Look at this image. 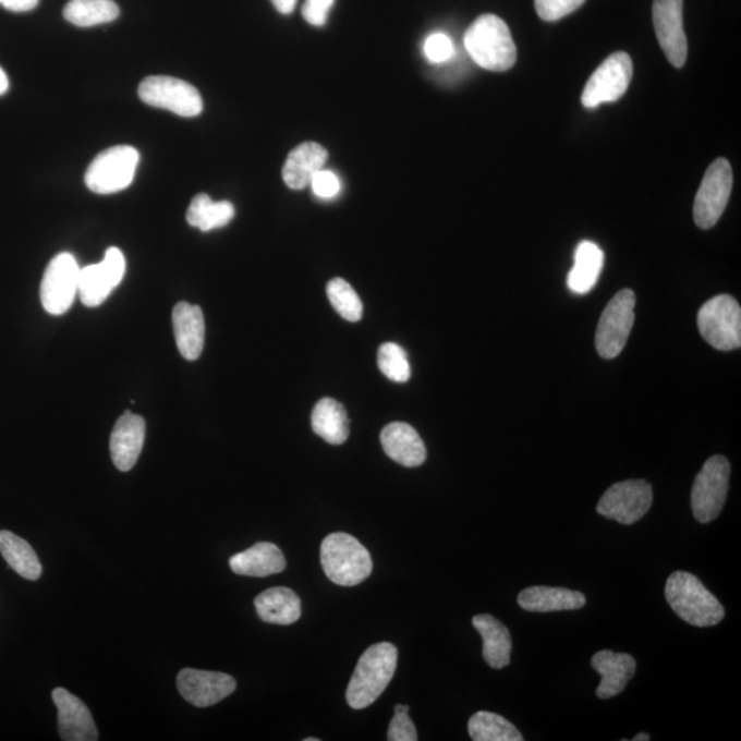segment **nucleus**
<instances>
[{"label": "nucleus", "instance_id": "nucleus-17", "mask_svg": "<svg viewBox=\"0 0 741 741\" xmlns=\"http://www.w3.org/2000/svg\"><path fill=\"white\" fill-rule=\"evenodd\" d=\"M52 701L58 708V730H60L62 740H98V729L95 727L92 712L81 699L63 688H56L52 691Z\"/></svg>", "mask_w": 741, "mask_h": 741}, {"label": "nucleus", "instance_id": "nucleus-45", "mask_svg": "<svg viewBox=\"0 0 741 741\" xmlns=\"http://www.w3.org/2000/svg\"><path fill=\"white\" fill-rule=\"evenodd\" d=\"M304 741H319V739H316V738H308V739H305Z\"/></svg>", "mask_w": 741, "mask_h": 741}, {"label": "nucleus", "instance_id": "nucleus-40", "mask_svg": "<svg viewBox=\"0 0 741 741\" xmlns=\"http://www.w3.org/2000/svg\"><path fill=\"white\" fill-rule=\"evenodd\" d=\"M37 4H39V0H0V7L14 13L31 12Z\"/></svg>", "mask_w": 741, "mask_h": 741}, {"label": "nucleus", "instance_id": "nucleus-18", "mask_svg": "<svg viewBox=\"0 0 741 741\" xmlns=\"http://www.w3.org/2000/svg\"><path fill=\"white\" fill-rule=\"evenodd\" d=\"M145 437V420L139 415L125 412L116 423L110 437V454L116 467L123 473L134 469L141 457Z\"/></svg>", "mask_w": 741, "mask_h": 741}, {"label": "nucleus", "instance_id": "nucleus-43", "mask_svg": "<svg viewBox=\"0 0 741 741\" xmlns=\"http://www.w3.org/2000/svg\"><path fill=\"white\" fill-rule=\"evenodd\" d=\"M394 713H410V706H405V704H397L394 707Z\"/></svg>", "mask_w": 741, "mask_h": 741}, {"label": "nucleus", "instance_id": "nucleus-1", "mask_svg": "<svg viewBox=\"0 0 741 741\" xmlns=\"http://www.w3.org/2000/svg\"><path fill=\"white\" fill-rule=\"evenodd\" d=\"M399 651L390 643L370 645L360 656L349 682L347 701L354 710H363L382 695L396 673Z\"/></svg>", "mask_w": 741, "mask_h": 741}, {"label": "nucleus", "instance_id": "nucleus-14", "mask_svg": "<svg viewBox=\"0 0 741 741\" xmlns=\"http://www.w3.org/2000/svg\"><path fill=\"white\" fill-rule=\"evenodd\" d=\"M126 262L123 252L118 247H110L102 262L81 269L78 280V295L82 303L95 308L109 299L111 291L123 282Z\"/></svg>", "mask_w": 741, "mask_h": 741}, {"label": "nucleus", "instance_id": "nucleus-2", "mask_svg": "<svg viewBox=\"0 0 741 741\" xmlns=\"http://www.w3.org/2000/svg\"><path fill=\"white\" fill-rule=\"evenodd\" d=\"M464 46L473 61L486 71L506 72L515 65L518 52L511 31L495 14L481 15L470 25Z\"/></svg>", "mask_w": 741, "mask_h": 741}, {"label": "nucleus", "instance_id": "nucleus-44", "mask_svg": "<svg viewBox=\"0 0 741 741\" xmlns=\"http://www.w3.org/2000/svg\"><path fill=\"white\" fill-rule=\"evenodd\" d=\"M649 734L648 733H639L636 738H634V741H649Z\"/></svg>", "mask_w": 741, "mask_h": 741}, {"label": "nucleus", "instance_id": "nucleus-23", "mask_svg": "<svg viewBox=\"0 0 741 741\" xmlns=\"http://www.w3.org/2000/svg\"><path fill=\"white\" fill-rule=\"evenodd\" d=\"M585 603L584 593L566 587L532 586L518 596V605L529 612L580 610Z\"/></svg>", "mask_w": 741, "mask_h": 741}, {"label": "nucleus", "instance_id": "nucleus-33", "mask_svg": "<svg viewBox=\"0 0 741 741\" xmlns=\"http://www.w3.org/2000/svg\"><path fill=\"white\" fill-rule=\"evenodd\" d=\"M328 300L332 308L348 321H359L363 317V303L351 284L341 278L330 280L327 284Z\"/></svg>", "mask_w": 741, "mask_h": 741}, {"label": "nucleus", "instance_id": "nucleus-3", "mask_svg": "<svg viewBox=\"0 0 741 741\" xmlns=\"http://www.w3.org/2000/svg\"><path fill=\"white\" fill-rule=\"evenodd\" d=\"M666 600L682 621L696 628L714 627L722 621L725 610L696 575L676 571L665 587Z\"/></svg>", "mask_w": 741, "mask_h": 741}, {"label": "nucleus", "instance_id": "nucleus-30", "mask_svg": "<svg viewBox=\"0 0 741 741\" xmlns=\"http://www.w3.org/2000/svg\"><path fill=\"white\" fill-rule=\"evenodd\" d=\"M0 554L10 568L24 576L25 580L36 581L40 579L41 564L39 558L24 538L15 536L12 532H0Z\"/></svg>", "mask_w": 741, "mask_h": 741}, {"label": "nucleus", "instance_id": "nucleus-24", "mask_svg": "<svg viewBox=\"0 0 741 741\" xmlns=\"http://www.w3.org/2000/svg\"><path fill=\"white\" fill-rule=\"evenodd\" d=\"M473 627L484 642L482 655L491 669H505L511 661L512 639L510 630L499 619L489 614H479L473 618Z\"/></svg>", "mask_w": 741, "mask_h": 741}, {"label": "nucleus", "instance_id": "nucleus-26", "mask_svg": "<svg viewBox=\"0 0 741 741\" xmlns=\"http://www.w3.org/2000/svg\"><path fill=\"white\" fill-rule=\"evenodd\" d=\"M254 606L262 621L274 624H291L301 617V600L289 587L277 586L259 593Z\"/></svg>", "mask_w": 741, "mask_h": 741}, {"label": "nucleus", "instance_id": "nucleus-9", "mask_svg": "<svg viewBox=\"0 0 741 741\" xmlns=\"http://www.w3.org/2000/svg\"><path fill=\"white\" fill-rule=\"evenodd\" d=\"M732 167L725 158H718L708 167L696 194L693 217L699 229H713L721 219L732 193Z\"/></svg>", "mask_w": 741, "mask_h": 741}, {"label": "nucleus", "instance_id": "nucleus-4", "mask_svg": "<svg viewBox=\"0 0 741 741\" xmlns=\"http://www.w3.org/2000/svg\"><path fill=\"white\" fill-rule=\"evenodd\" d=\"M320 562L327 579L341 586L362 584L373 571L368 550L347 533H332L323 539Z\"/></svg>", "mask_w": 741, "mask_h": 741}, {"label": "nucleus", "instance_id": "nucleus-39", "mask_svg": "<svg viewBox=\"0 0 741 741\" xmlns=\"http://www.w3.org/2000/svg\"><path fill=\"white\" fill-rule=\"evenodd\" d=\"M332 4L333 0H305L303 15L306 23L315 26L325 25Z\"/></svg>", "mask_w": 741, "mask_h": 741}, {"label": "nucleus", "instance_id": "nucleus-35", "mask_svg": "<svg viewBox=\"0 0 741 741\" xmlns=\"http://www.w3.org/2000/svg\"><path fill=\"white\" fill-rule=\"evenodd\" d=\"M585 0H536V12L544 21H558L580 9Z\"/></svg>", "mask_w": 741, "mask_h": 741}, {"label": "nucleus", "instance_id": "nucleus-21", "mask_svg": "<svg viewBox=\"0 0 741 741\" xmlns=\"http://www.w3.org/2000/svg\"><path fill=\"white\" fill-rule=\"evenodd\" d=\"M174 340L185 360H197L205 345V319L198 305L179 303L172 314Z\"/></svg>", "mask_w": 741, "mask_h": 741}, {"label": "nucleus", "instance_id": "nucleus-25", "mask_svg": "<svg viewBox=\"0 0 741 741\" xmlns=\"http://www.w3.org/2000/svg\"><path fill=\"white\" fill-rule=\"evenodd\" d=\"M230 568L235 574L262 579L282 573L286 569V559L277 545L264 542L232 556Z\"/></svg>", "mask_w": 741, "mask_h": 741}, {"label": "nucleus", "instance_id": "nucleus-31", "mask_svg": "<svg viewBox=\"0 0 741 741\" xmlns=\"http://www.w3.org/2000/svg\"><path fill=\"white\" fill-rule=\"evenodd\" d=\"M120 9L113 0H71L63 9V17L81 28L108 24L118 20Z\"/></svg>", "mask_w": 741, "mask_h": 741}, {"label": "nucleus", "instance_id": "nucleus-32", "mask_svg": "<svg viewBox=\"0 0 741 741\" xmlns=\"http://www.w3.org/2000/svg\"><path fill=\"white\" fill-rule=\"evenodd\" d=\"M469 733L474 741H522V734L499 714L475 713L469 721Z\"/></svg>", "mask_w": 741, "mask_h": 741}, {"label": "nucleus", "instance_id": "nucleus-15", "mask_svg": "<svg viewBox=\"0 0 741 741\" xmlns=\"http://www.w3.org/2000/svg\"><path fill=\"white\" fill-rule=\"evenodd\" d=\"M684 0H654L653 19L661 50L676 68L684 66L688 41L682 23Z\"/></svg>", "mask_w": 741, "mask_h": 741}, {"label": "nucleus", "instance_id": "nucleus-38", "mask_svg": "<svg viewBox=\"0 0 741 741\" xmlns=\"http://www.w3.org/2000/svg\"><path fill=\"white\" fill-rule=\"evenodd\" d=\"M389 741H416L417 733L414 722L408 713H394L388 730Z\"/></svg>", "mask_w": 741, "mask_h": 741}, {"label": "nucleus", "instance_id": "nucleus-34", "mask_svg": "<svg viewBox=\"0 0 741 741\" xmlns=\"http://www.w3.org/2000/svg\"><path fill=\"white\" fill-rule=\"evenodd\" d=\"M379 369L386 378L397 384L408 382L411 378V367L404 349L393 342H386L378 352Z\"/></svg>", "mask_w": 741, "mask_h": 741}, {"label": "nucleus", "instance_id": "nucleus-37", "mask_svg": "<svg viewBox=\"0 0 741 741\" xmlns=\"http://www.w3.org/2000/svg\"><path fill=\"white\" fill-rule=\"evenodd\" d=\"M311 185L317 197L325 199L336 197L341 190L340 179H338L336 173L326 171L325 168L312 178Z\"/></svg>", "mask_w": 741, "mask_h": 741}, {"label": "nucleus", "instance_id": "nucleus-11", "mask_svg": "<svg viewBox=\"0 0 741 741\" xmlns=\"http://www.w3.org/2000/svg\"><path fill=\"white\" fill-rule=\"evenodd\" d=\"M81 267L71 253L58 254L46 268L40 286L41 305L50 315L66 314L78 295Z\"/></svg>", "mask_w": 741, "mask_h": 741}, {"label": "nucleus", "instance_id": "nucleus-6", "mask_svg": "<svg viewBox=\"0 0 741 741\" xmlns=\"http://www.w3.org/2000/svg\"><path fill=\"white\" fill-rule=\"evenodd\" d=\"M141 155L132 146H114L100 153L89 163L86 184L95 194H114L129 189L134 182Z\"/></svg>", "mask_w": 741, "mask_h": 741}, {"label": "nucleus", "instance_id": "nucleus-8", "mask_svg": "<svg viewBox=\"0 0 741 741\" xmlns=\"http://www.w3.org/2000/svg\"><path fill=\"white\" fill-rule=\"evenodd\" d=\"M636 295L632 290L619 291L603 311L596 330V349L600 357L616 359L627 345L634 323Z\"/></svg>", "mask_w": 741, "mask_h": 741}, {"label": "nucleus", "instance_id": "nucleus-27", "mask_svg": "<svg viewBox=\"0 0 741 741\" xmlns=\"http://www.w3.org/2000/svg\"><path fill=\"white\" fill-rule=\"evenodd\" d=\"M605 254L596 243L584 241L576 247L574 267L568 277V286L575 294H587L599 279Z\"/></svg>", "mask_w": 741, "mask_h": 741}, {"label": "nucleus", "instance_id": "nucleus-42", "mask_svg": "<svg viewBox=\"0 0 741 741\" xmlns=\"http://www.w3.org/2000/svg\"><path fill=\"white\" fill-rule=\"evenodd\" d=\"M9 86L10 83L8 74L2 68H0V95L7 94L9 92Z\"/></svg>", "mask_w": 741, "mask_h": 741}, {"label": "nucleus", "instance_id": "nucleus-36", "mask_svg": "<svg viewBox=\"0 0 741 741\" xmlns=\"http://www.w3.org/2000/svg\"><path fill=\"white\" fill-rule=\"evenodd\" d=\"M454 47L451 37L437 32L427 37L425 41V56L432 63H442L451 60Z\"/></svg>", "mask_w": 741, "mask_h": 741}, {"label": "nucleus", "instance_id": "nucleus-29", "mask_svg": "<svg viewBox=\"0 0 741 741\" xmlns=\"http://www.w3.org/2000/svg\"><path fill=\"white\" fill-rule=\"evenodd\" d=\"M234 216V205L229 201H214L208 194H198L190 204L185 219L195 229L208 232L229 224Z\"/></svg>", "mask_w": 741, "mask_h": 741}, {"label": "nucleus", "instance_id": "nucleus-16", "mask_svg": "<svg viewBox=\"0 0 741 741\" xmlns=\"http://www.w3.org/2000/svg\"><path fill=\"white\" fill-rule=\"evenodd\" d=\"M178 690L194 706L209 707L234 693L236 681L220 671L183 669L178 676Z\"/></svg>", "mask_w": 741, "mask_h": 741}, {"label": "nucleus", "instance_id": "nucleus-13", "mask_svg": "<svg viewBox=\"0 0 741 741\" xmlns=\"http://www.w3.org/2000/svg\"><path fill=\"white\" fill-rule=\"evenodd\" d=\"M632 76V58L627 52H616L593 72L582 92V105L593 109L602 104L616 102L627 93Z\"/></svg>", "mask_w": 741, "mask_h": 741}, {"label": "nucleus", "instance_id": "nucleus-20", "mask_svg": "<svg viewBox=\"0 0 741 741\" xmlns=\"http://www.w3.org/2000/svg\"><path fill=\"white\" fill-rule=\"evenodd\" d=\"M380 444L385 453L404 467H420L426 462V445L408 423L394 422L386 426L380 433Z\"/></svg>", "mask_w": 741, "mask_h": 741}, {"label": "nucleus", "instance_id": "nucleus-41", "mask_svg": "<svg viewBox=\"0 0 741 741\" xmlns=\"http://www.w3.org/2000/svg\"><path fill=\"white\" fill-rule=\"evenodd\" d=\"M279 13L290 14L295 9L296 0H271Z\"/></svg>", "mask_w": 741, "mask_h": 741}, {"label": "nucleus", "instance_id": "nucleus-5", "mask_svg": "<svg viewBox=\"0 0 741 741\" xmlns=\"http://www.w3.org/2000/svg\"><path fill=\"white\" fill-rule=\"evenodd\" d=\"M699 332L717 351L729 352L741 347V308L728 294L714 296L697 314Z\"/></svg>", "mask_w": 741, "mask_h": 741}, {"label": "nucleus", "instance_id": "nucleus-12", "mask_svg": "<svg viewBox=\"0 0 741 741\" xmlns=\"http://www.w3.org/2000/svg\"><path fill=\"white\" fill-rule=\"evenodd\" d=\"M653 488L647 481H623L612 485L602 496L597 512L621 525H633L645 517L653 506Z\"/></svg>", "mask_w": 741, "mask_h": 741}, {"label": "nucleus", "instance_id": "nucleus-28", "mask_svg": "<svg viewBox=\"0 0 741 741\" xmlns=\"http://www.w3.org/2000/svg\"><path fill=\"white\" fill-rule=\"evenodd\" d=\"M312 428L328 444L345 442L351 433L345 406L333 399L320 400L312 412Z\"/></svg>", "mask_w": 741, "mask_h": 741}, {"label": "nucleus", "instance_id": "nucleus-19", "mask_svg": "<svg viewBox=\"0 0 741 741\" xmlns=\"http://www.w3.org/2000/svg\"><path fill=\"white\" fill-rule=\"evenodd\" d=\"M591 664L593 669L602 676L596 695L603 701L623 692L637 670L636 660L632 655L614 653L610 649L599 651V653L593 655Z\"/></svg>", "mask_w": 741, "mask_h": 741}, {"label": "nucleus", "instance_id": "nucleus-22", "mask_svg": "<svg viewBox=\"0 0 741 741\" xmlns=\"http://www.w3.org/2000/svg\"><path fill=\"white\" fill-rule=\"evenodd\" d=\"M328 153L315 142L296 146L286 160L282 177L291 190H303L311 184L312 178L325 168Z\"/></svg>", "mask_w": 741, "mask_h": 741}, {"label": "nucleus", "instance_id": "nucleus-7", "mask_svg": "<svg viewBox=\"0 0 741 741\" xmlns=\"http://www.w3.org/2000/svg\"><path fill=\"white\" fill-rule=\"evenodd\" d=\"M730 463L727 458L713 457L704 463L693 482L691 506L697 522L708 523L717 519L727 501Z\"/></svg>", "mask_w": 741, "mask_h": 741}, {"label": "nucleus", "instance_id": "nucleus-10", "mask_svg": "<svg viewBox=\"0 0 741 741\" xmlns=\"http://www.w3.org/2000/svg\"><path fill=\"white\" fill-rule=\"evenodd\" d=\"M139 97L148 106L172 111L182 118H195L204 109V100L192 84L169 76H150L139 86Z\"/></svg>", "mask_w": 741, "mask_h": 741}]
</instances>
